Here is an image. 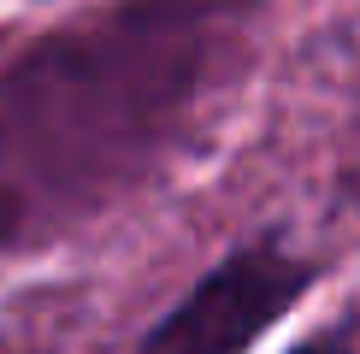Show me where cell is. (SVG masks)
<instances>
[{
    "mask_svg": "<svg viewBox=\"0 0 360 354\" xmlns=\"http://www.w3.org/2000/svg\"><path fill=\"white\" fill-rule=\"evenodd\" d=\"M260 0H118L0 71V254L130 189L189 130Z\"/></svg>",
    "mask_w": 360,
    "mask_h": 354,
    "instance_id": "1",
    "label": "cell"
},
{
    "mask_svg": "<svg viewBox=\"0 0 360 354\" xmlns=\"http://www.w3.org/2000/svg\"><path fill=\"white\" fill-rule=\"evenodd\" d=\"M313 266L283 248H236L136 343V354H248L302 301Z\"/></svg>",
    "mask_w": 360,
    "mask_h": 354,
    "instance_id": "2",
    "label": "cell"
},
{
    "mask_svg": "<svg viewBox=\"0 0 360 354\" xmlns=\"http://www.w3.org/2000/svg\"><path fill=\"white\" fill-rule=\"evenodd\" d=\"M295 354H354V348H349V336H337V331H331V336H307Z\"/></svg>",
    "mask_w": 360,
    "mask_h": 354,
    "instance_id": "3",
    "label": "cell"
}]
</instances>
